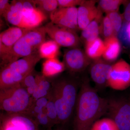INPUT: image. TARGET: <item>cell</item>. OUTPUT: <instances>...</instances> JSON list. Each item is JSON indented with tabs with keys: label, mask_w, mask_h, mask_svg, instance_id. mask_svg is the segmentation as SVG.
Returning <instances> with one entry per match:
<instances>
[{
	"label": "cell",
	"mask_w": 130,
	"mask_h": 130,
	"mask_svg": "<svg viewBox=\"0 0 130 130\" xmlns=\"http://www.w3.org/2000/svg\"><path fill=\"white\" fill-rule=\"evenodd\" d=\"M108 101L100 97L88 78L81 80L75 108L73 130H91L96 121L107 112Z\"/></svg>",
	"instance_id": "cell-1"
},
{
	"label": "cell",
	"mask_w": 130,
	"mask_h": 130,
	"mask_svg": "<svg viewBox=\"0 0 130 130\" xmlns=\"http://www.w3.org/2000/svg\"><path fill=\"white\" fill-rule=\"evenodd\" d=\"M69 74L52 78L50 93L58 111L59 125L64 128L75 110L81 81L75 74Z\"/></svg>",
	"instance_id": "cell-2"
},
{
	"label": "cell",
	"mask_w": 130,
	"mask_h": 130,
	"mask_svg": "<svg viewBox=\"0 0 130 130\" xmlns=\"http://www.w3.org/2000/svg\"><path fill=\"white\" fill-rule=\"evenodd\" d=\"M46 34L44 26L29 30L8 53L1 58V68L37 53L40 46L45 41Z\"/></svg>",
	"instance_id": "cell-3"
},
{
	"label": "cell",
	"mask_w": 130,
	"mask_h": 130,
	"mask_svg": "<svg viewBox=\"0 0 130 130\" xmlns=\"http://www.w3.org/2000/svg\"><path fill=\"white\" fill-rule=\"evenodd\" d=\"M34 103L27 89L21 84L0 89V108L2 112L27 113Z\"/></svg>",
	"instance_id": "cell-4"
},
{
	"label": "cell",
	"mask_w": 130,
	"mask_h": 130,
	"mask_svg": "<svg viewBox=\"0 0 130 130\" xmlns=\"http://www.w3.org/2000/svg\"><path fill=\"white\" fill-rule=\"evenodd\" d=\"M39 126L27 113H1L0 130H39Z\"/></svg>",
	"instance_id": "cell-5"
},
{
	"label": "cell",
	"mask_w": 130,
	"mask_h": 130,
	"mask_svg": "<svg viewBox=\"0 0 130 130\" xmlns=\"http://www.w3.org/2000/svg\"><path fill=\"white\" fill-rule=\"evenodd\" d=\"M108 101L107 113L119 130H130V98H113Z\"/></svg>",
	"instance_id": "cell-6"
},
{
	"label": "cell",
	"mask_w": 130,
	"mask_h": 130,
	"mask_svg": "<svg viewBox=\"0 0 130 130\" xmlns=\"http://www.w3.org/2000/svg\"><path fill=\"white\" fill-rule=\"evenodd\" d=\"M46 34L60 46L67 48L79 47L81 39L76 31L55 24L51 22L44 26Z\"/></svg>",
	"instance_id": "cell-7"
},
{
	"label": "cell",
	"mask_w": 130,
	"mask_h": 130,
	"mask_svg": "<svg viewBox=\"0 0 130 130\" xmlns=\"http://www.w3.org/2000/svg\"><path fill=\"white\" fill-rule=\"evenodd\" d=\"M92 60L79 47L67 48L64 51L63 62L68 73L76 74L83 72Z\"/></svg>",
	"instance_id": "cell-8"
},
{
	"label": "cell",
	"mask_w": 130,
	"mask_h": 130,
	"mask_svg": "<svg viewBox=\"0 0 130 130\" xmlns=\"http://www.w3.org/2000/svg\"><path fill=\"white\" fill-rule=\"evenodd\" d=\"M107 86L122 90L130 86V65L123 59L112 65Z\"/></svg>",
	"instance_id": "cell-9"
},
{
	"label": "cell",
	"mask_w": 130,
	"mask_h": 130,
	"mask_svg": "<svg viewBox=\"0 0 130 130\" xmlns=\"http://www.w3.org/2000/svg\"><path fill=\"white\" fill-rule=\"evenodd\" d=\"M47 18V17L36 7L34 0L23 1L20 28L27 29L38 28Z\"/></svg>",
	"instance_id": "cell-10"
},
{
	"label": "cell",
	"mask_w": 130,
	"mask_h": 130,
	"mask_svg": "<svg viewBox=\"0 0 130 130\" xmlns=\"http://www.w3.org/2000/svg\"><path fill=\"white\" fill-rule=\"evenodd\" d=\"M78 8H58L50 16L51 22L56 25L76 31L78 25Z\"/></svg>",
	"instance_id": "cell-11"
},
{
	"label": "cell",
	"mask_w": 130,
	"mask_h": 130,
	"mask_svg": "<svg viewBox=\"0 0 130 130\" xmlns=\"http://www.w3.org/2000/svg\"><path fill=\"white\" fill-rule=\"evenodd\" d=\"M41 59L37 52L19 59L3 67L6 68L10 72L23 81L26 76L35 70V67Z\"/></svg>",
	"instance_id": "cell-12"
},
{
	"label": "cell",
	"mask_w": 130,
	"mask_h": 130,
	"mask_svg": "<svg viewBox=\"0 0 130 130\" xmlns=\"http://www.w3.org/2000/svg\"><path fill=\"white\" fill-rule=\"evenodd\" d=\"M112 65L101 58L92 60L90 66V74L97 88H103L107 86Z\"/></svg>",
	"instance_id": "cell-13"
},
{
	"label": "cell",
	"mask_w": 130,
	"mask_h": 130,
	"mask_svg": "<svg viewBox=\"0 0 130 130\" xmlns=\"http://www.w3.org/2000/svg\"><path fill=\"white\" fill-rule=\"evenodd\" d=\"M30 29L13 26L0 34V58H2L11 49L18 40Z\"/></svg>",
	"instance_id": "cell-14"
},
{
	"label": "cell",
	"mask_w": 130,
	"mask_h": 130,
	"mask_svg": "<svg viewBox=\"0 0 130 130\" xmlns=\"http://www.w3.org/2000/svg\"><path fill=\"white\" fill-rule=\"evenodd\" d=\"M97 1H85L78 8V25L79 30H83L97 17L100 12L95 6Z\"/></svg>",
	"instance_id": "cell-15"
},
{
	"label": "cell",
	"mask_w": 130,
	"mask_h": 130,
	"mask_svg": "<svg viewBox=\"0 0 130 130\" xmlns=\"http://www.w3.org/2000/svg\"><path fill=\"white\" fill-rule=\"evenodd\" d=\"M66 70L64 64L57 58L47 59L42 65V74L49 78L59 76Z\"/></svg>",
	"instance_id": "cell-16"
},
{
	"label": "cell",
	"mask_w": 130,
	"mask_h": 130,
	"mask_svg": "<svg viewBox=\"0 0 130 130\" xmlns=\"http://www.w3.org/2000/svg\"><path fill=\"white\" fill-rule=\"evenodd\" d=\"M104 41L105 49L102 56L103 59L109 63L116 60L121 51V44L119 38L113 36L105 39Z\"/></svg>",
	"instance_id": "cell-17"
},
{
	"label": "cell",
	"mask_w": 130,
	"mask_h": 130,
	"mask_svg": "<svg viewBox=\"0 0 130 130\" xmlns=\"http://www.w3.org/2000/svg\"><path fill=\"white\" fill-rule=\"evenodd\" d=\"M102 13L100 9L97 17L82 30L80 39L84 44L92 41L98 37L100 34V24L103 18Z\"/></svg>",
	"instance_id": "cell-18"
},
{
	"label": "cell",
	"mask_w": 130,
	"mask_h": 130,
	"mask_svg": "<svg viewBox=\"0 0 130 130\" xmlns=\"http://www.w3.org/2000/svg\"><path fill=\"white\" fill-rule=\"evenodd\" d=\"M23 1L14 0L11 2L8 11L3 16L9 23L20 27L23 16Z\"/></svg>",
	"instance_id": "cell-19"
},
{
	"label": "cell",
	"mask_w": 130,
	"mask_h": 130,
	"mask_svg": "<svg viewBox=\"0 0 130 130\" xmlns=\"http://www.w3.org/2000/svg\"><path fill=\"white\" fill-rule=\"evenodd\" d=\"M52 89V78L44 76L41 74L38 76L36 88L31 96L35 102L40 98L47 96L50 94Z\"/></svg>",
	"instance_id": "cell-20"
},
{
	"label": "cell",
	"mask_w": 130,
	"mask_h": 130,
	"mask_svg": "<svg viewBox=\"0 0 130 130\" xmlns=\"http://www.w3.org/2000/svg\"><path fill=\"white\" fill-rule=\"evenodd\" d=\"M85 53L92 60L101 58L105 49L104 41L98 37L92 41L85 44Z\"/></svg>",
	"instance_id": "cell-21"
},
{
	"label": "cell",
	"mask_w": 130,
	"mask_h": 130,
	"mask_svg": "<svg viewBox=\"0 0 130 130\" xmlns=\"http://www.w3.org/2000/svg\"><path fill=\"white\" fill-rule=\"evenodd\" d=\"M60 46L53 40L45 41L38 49L41 58L46 59L56 58L59 54Z\"/></svg>",
	"instance_id": "cell-22"
},
{
	"label": "cell",
	"mask_w": 130,
	"mask_h": 130,
	"mask_svg": "<svg viewBox=\"0 0 130 130\" xmlns=\"http://www.w3.org/2000/svg\"><path fill=\"white\" fill-rule=\"evenodd\" d=\"M126 1L123 0H101L98 2V7L106 14L113 12H118L120 7L124 5Z\"/></svg>",
	"instance_id": "cell-23"
},
{
	"label": "cell",
	"mask_w": 130,
	"mask_h": 130,
	"mask_svg": "<svg viewBox=\"0 0 130 130\" xmlns=\"http://www.w3.org/2000/svg\"><path fill=\"white\" fill-rule=\"evenodd\" d=\"M36 7L49 17L58 7L57 0H35Z\"/></svg>",
	"instance_id": "cell-24"
},
{
	"label": "cell",
	"mask_w": 130,
	"mask_h": 130,
	"mask_svg": "<svg viewBox=\"0 0 130 130\" xmlns=\"http://www.w3.org/2000/svg\"><path fill=\"white\" fill-rule=\"evenodd\" d=\"M91 130H119L116 123L110 118L98 120L94 123Z\"/></svg>",
	"instance_id": "cell-25"
},
{
	"label": "cell",
	"mask_w": 130,
	"mask_h": 130,
	"mask_svg": "<svg viewBox=\"0 0 130 130\" xmlns=\"http://www.w3.org/2000/svg\"><path fill=\"white\" fill-rule=\"evenodd\" d=\"M45 109L50 121L51 127L52 128L54 125H59L58 111L51 94V98L46 106Z\"/></svg>",
	"instance_id": "cell-26"
},
{
	"label": "cell",
	"mask_w": 130,
	"mask_h": 130,
	"mask_svg": "<svg viewBox=\"0 0 130 130\" xmlns=\"http://www.w3.org/2000/svg\"><path fill=\"white\" fill-rule=\"evenodd\" d=\"M100 33L105 40L115 36L112 25L107 15L103 17L100 24Z\"/></svg>",
	"instance_id": "cell-27"
},
{
	"label": "cell",
	"mask_w": 130,
	"mask_h": 130,
	"mask_svg": "<svg viewBox=\"0 0 130 130\" xmlns=\"http://www.w3.org/2000/svg\"><path fill=\"white\" fill-rule=\"evenodd\" d=\"M106 15L112 25L115 36L117 37L123 26V17L118 12H112Z\"/></svg>",
	"instance_id": "cell-28"
},
{
	"label": "cell",
	"mask_w": 130,
	"mask_h": 130,
	"mask_svg": "<svg viewBox=\"0 0 130 130\" xmlns=\"http://www.w3.org/2000/svg\"><path fill=\"white\" fill-rule=\"evenodd\" d=\"M38 74L35 70H33L25 77L20 84L26 89L35 87L36 86Z\"/></svg>",
	"instance_id": "cell-29"
},
{
	"label": "cell",
	"mask_w": 130,
	"mask_h": 130,
	"mask_svg": "<svg viewBox=\"0 0 130 130\" xmlns=\"http://www.w3.org/2000/svg\"><path fill=\"white\" fill-rule=\"evenodd\" d=\"M35 118L39 125L46 127L47 129L52 128L45 109L38 114Z\"/></svg>",
	"instance_id": "cell-30"
},
{
	"label": "cell",
	"mask_w": 130,
	"mask_h": 130,
	"mask_svg": "<svg viewBox=\"0 0 130 130\" xmlns=\"http://www.w3.org/2000/svg\"><path fill=\"white\" fill-rule=\"evenodd\" d=\"M59 8H71L80 6L85 0H57Z\"/></svg>",
	"instance_id": "cell-31"
},
{
	"label": "cell",
	"mask_w": 130,
	"mask_h": 130,
	"mask_svg": "<svg viewBox=\"0 0 130 130\" xmlns=\"http://www.w3.org/2000/svg\"><path fill=\"white\" fill-rule=\"evenodd\" d=\"M10 3L8 0H0V15L3 17L8 11Z\"/></svg>",
	"instance_id": "cell-32"
},
{
	"label": "cell",
	"mask_w": 130,
	"mask_h": 130,
	"mask_svg": "<svg viewBox=\"0 0 130 130\" xmlns=\"http://www.w3.org/2000/svg\"><path fill=\"white\" fill-rule=\"evenodd\" d=\"M125 9L124 13V18L126 22H130V1L126 2Z\"/></svg>",
	"instance_id": "cell-33"
},
{
	"label": "cell",
	"mask_w": 130,
	"mask_h": 130,
	"mask_svg": "<svg viewBox=\"0 0 130 130\" xmlns=\"http://www.w3.org/2000/svg\"><path fill=\"white\" fill-rule=\"evenodd\" d=\"M46 130H66V128L64 127H62V126H60V127H58L56 129H53L52 128H50V129H47Z\"/></svg>",
	"instance_id": "cell-34"
},
{
	"label": "cell",
	"mask_w": 130,
	"mask_h": 130,
	"mask_svg": "<svg viewBox=\"0 0 130 130\" xmlns=\"http://www.w3.org/2000/svg\"></svg>",
	"instance_id": "cell-35"
}]
</instances>
